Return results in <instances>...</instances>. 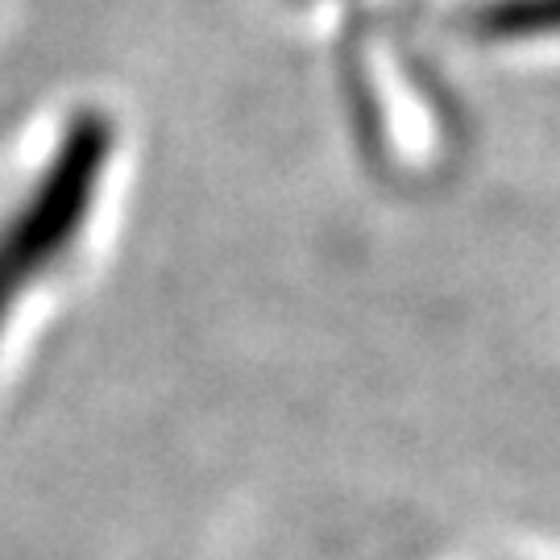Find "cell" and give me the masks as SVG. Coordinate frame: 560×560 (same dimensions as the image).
Returning a JSON list of instances; mask_svg holds the SVG:
<instances>
[{
    "label": "cell",
    "instance_id": "obj_1",
    "mask_svg": "<svg viewBox=\"0 0 560 560\" xmlns=\"http://www.w3.org/2000/svg\"><path fill=\"white\" fill-rule=\"evenodd\" d=\"M113 159V120L104 113H75L18 200L0 212V337L21 303L55 279L83 245Z\"/></svg>",
    "mask_w": 560,
    "mask_h": 560
},
{
    "label": "cell",
    "instance_id": "obj_2",
    "mask_svg": "<svg viewBox=\"0 0 560 560\" xmlns=\"http://www.w3.org/2000/svg\"><path fill=\"white\" fill-rule=\"evenodd\" d=\"M469 34L490 42L560 38V0H490L469 18Z\"/></svg>",
    "mask_w": 560,
    "mask_h": 560
}]
</instances>
